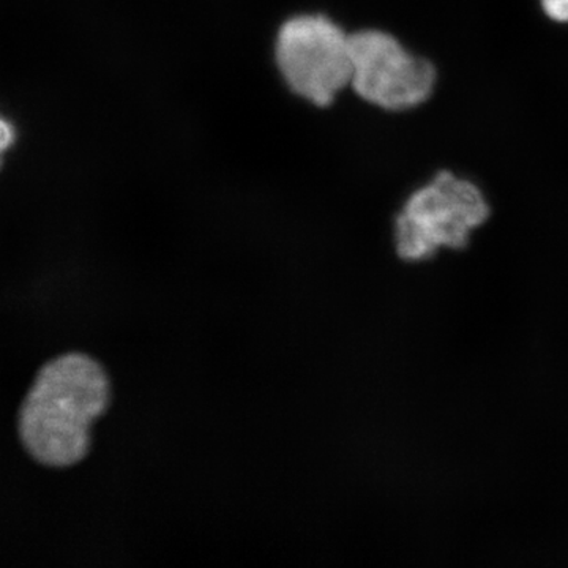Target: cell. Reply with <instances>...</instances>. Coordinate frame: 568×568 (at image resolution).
<instances>
[{"label": "cell", "instance_id": "obj_6", "mask_svg": "<svg viewBox=\"0 0 568 568\" xmlns=\"http://www.w3.org/2000/svg\"><path fill=\"white\" fill-rule=\"evenodd\" d=\"M541 6L551 20L568 22V0H541Z\"/></svg>", "mask_w": 568, "mask_h": 568}, {"label": "cell", "instance_id": "obj_5", "mask_svg": "<svg viewBox=\"0 0 568 568\" xmlns=\"http://www.w3.org/2000/svg\"><path fill=\"white\" fill-rule=\"evenodd\" d=\"M14 140H17V132H14L13 123L0 114V168H2L3 159L9 153L11 145L14 144Z\"/></svg>", "mask_w": 568, "mask_h": 568}, {"label": "cell", "instance_id": "obj_2", "mask_svg": "<svg viewBox=\"0 0 568 568\" xmlns=\"http://www.w3.org/2000/svg\"><path fill=\"white\" fill-rule=\"evenodd\" d=\"M488 215L487 200L474 183L440 171L406 201L395 223L396 250L403 260L420 261L440 246L462 248Z\"/></svg>", "mask_w": 568, "mask_h": 568}, {"label": "cell", "instance_id": "obj_4", "mask_svg": "<svg viewBox=\"0 0 568 568\" xmlns=\"http://www.w3.org/2000/svg\"><path fill=\"white\" fill-rule=\"evenodd\" d=\"M351 59L354 91L383 110H410L426 102L435 91L433 63L410 54L390 33L373 29L353 33Z\"/></svg>", "mask_w": 568, "mask_h": 568}, {"label": "cell", "instance_id": "obj_3", "mask_svg": "<svg viewBox=\"0 0 568 568\" xmlns=\"http://www.w3.org/2000/svg\"><path fill=\"white\" fill-rule=\"evenodd\" d=\"M276 65L291 91L328 106L351 84V36L323 14H298L280 29Z\"/></svg>", "mask_w": 568, "mask_h": 568}, {"label": "cell", "instance_id": "obj_1", "mask_svg": "<svg viewBox=\"0 0 568 568\" xmlns=\"http://www.w3.org/2000/svg\"><path fill=\"white\" fill-rule=\"evenodd\" d=\"M110 379L89 355L47 362L18 410V436L41 466L70 467L88 457L91 428L110 405Z\"/></svg>", "mask_w": 568, "mask_h": 568}]
</instances>
